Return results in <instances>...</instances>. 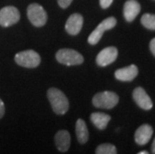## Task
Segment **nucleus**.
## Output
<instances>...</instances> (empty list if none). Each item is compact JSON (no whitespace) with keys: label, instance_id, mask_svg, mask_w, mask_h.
Segmentation results:
<instances>
[{"label":"nucleus","instance_id":"nucleus-5","mask_svg":"<svg viewBox=\"0 0 155 154\" xmlns=\"http://www.w3.org/2000/svg\"><path fill=\"white\" fill-rule=\"evenodd\" d=\"M27 16L29 21L36 27H41L47 22V13L45 9L37 3H33L28 6Z\"/></svg>","mask_w":155,"mask_h":154},{"label":"nucleus","instance_id":"nucleus-3","mask_svg":"<svg viewBox=\"0 0 155 154\" xmlns=\"http://www.w3.org/2000/svg\"><path fill=\"white\" fill-rule=\"evenodd\" d=\"M56 60L59 63L67 65V66H72V65H79L82 64L84 61L83 56L73 49H60L56 53Z\"/></svg>","mask_w":155,"mask_h":154},{"label":"nucleus","instance_id":"nucleus-1","mask_svg":"<svg viewBox=\"0 0 155 154\" xmlns=\"http://www.w3.org/2000/svg\"><path fill=\"white\" fill-rule=\"evenodd\" d=\"M47 97L53 111L58 115H63L69 109V101L65 94L57 88H49Z\"/></svg>","mask_w":155,"mask_h":154},{"label":"nucleus","instance_id":"nucleus-24","mask_svg":"<svg viewBox=\"0 0 155 154\" xmlns=\"http://www.w3.org/2000/svg\"><path fill=\"white\" fill-rule=\"evenodd\" d=\"M139 154H148V152L147 151H140Z\"/></svg>","mask_w":155,"mask_h":154},{"label":"nucleus","instance_id":"nucleus-11","mask_svg":"<svg viewBox=\"0 0 155 154\" xmlns=\"http://www.w3.org/2000/svg\"><path fill=\"white\" fill-rule=\"evenodd\" d=\"M153 135V128L149 124H142L135 131V142L138 145H145L149 142L151 137Z\"/></svg>","mask_w":155,"mask_h":154},{"label":"nucleus","instance_id":"nucleus-2","mask_svg":"<svg viewBox=\"0 0 155 154\" xmlns=\"http://www.w3.org/2000/svg\"><path fill=\"white\" fill-rule=\"evenodd\" d=\"M119 102L118 95L111 91H103L94 95L92 103L95 107L103 108V109H111L117 105Z\"/></svg>","mask_w":155,"mask_h":154},{"label":"nucleus","instance_id":"nucleus-19","mask_svg":"<svg viewBox=\"0 0 155 154\" xmlns=\"http://www.w3.org/2000/svg\"><path fill=\"white\" fill-rule=\"evenodd\" d=\"M72 1H73V0H57L58 4L61 8H67L72 3Z\"/></svg>","mask_w":155,"mask_h":154},{"label":"nucleus","instance_id":"nucleus-4","mask_svg":"<svg viewBox=\"0 0 155 154\" xmlns=\"http://www.w3.org/2000/svg\"><path fill=\"white\" fill-rule=\"evenodd\" d=\"M15 62L18 65L26 68H35L40 64L41 58L34 50H25L18 52L14 57Z\"/></svg>","mask_w":155,"mask_h":154},{"label":"nucleus","instance_id":"nucleus-18","mask_svg":"<svg viewBox=\"0 0 155 154\" xmlns=\"http://www.w3.org/2000/svg\"><path fill=\"white\" fill-rule=\"evenodd\" d=\"M95 152L97 154H116L117 150L116 147L114 145H112L110 143H104L101 144L96 148Z\"/></svg>","mask_w":155,"mask_h":154},{"label":"nucleus","instance_id":"nucleus-9","mask_svg":"<svg viewBox=\"0 0 155 154\" xmlns=\"http://www.w3.org/2000/svg\"><path fill=\"white\" fill-rule=\"evenodd\" d=\"M133 99L135 103L144 110H150L153 106L152 100L142 87L135 88L133 91Z\"/></svg>","mask_w":155,"mask_h":154},{"label":"nucleus","instance_id":"nucleus-14","mask_svg":"<svg viewBox=\"0 0 155 154\" xmlns=\"http://www.w3.org/2000/svg\"><path fill=\"white\" fill-rule=\"evenodd\" d=\"M55 144L59 151L66 152L70 147V134L67 130H60L55 135Z\"/></svg>","mask_w":155,"mask_h":154},{"label":"nucleus","instance_id":"nucleus-23","mask_svg":"<svg viewBox=\"0 0 155 154\" xmlns=\"http://www.w3.org/2000/svg\"><path fill=\"white\" fill-rule=\"evenodd\" d=\"M151 148H152V153L155 154V138L153 140V143H152V146H151Z\"/></svg>","mask_w":155,"mask_h":154},{"label":"nucleus","instance_id":"nucleus-20","mask_svg":"<svg viewBox=\"0 0 155 154\" xmlns=\"http://www.w3.org/2000/svg\"><path fill=\"white\" fill-rule=\"evenodd\" d=\"M100 2V6L103 9L105 8H108L109 6L112 4V2H113V0H99Z\"/></svg>","mask_w":155,"mask_h":154},{"label":"nucleus","instance_id":"nucleus-6","mask_svg":"<svg viewBox=\"0 0 155 154\" xmlns=\"http://www.w3.org/2000/svg\"><path fill=\"white\" fill-rule=\"evenodd\" d=\"M117 21L114 17H108L106 19H104L103 21L100 22V24L91 32V34L88 37V43L91 45L97 44L100 41V39L102 37V35L106 30H109L115 27Z\"/></svg>","mask_w":155,"mask_h":154},{"label":"nucleus","instance_id":"nucleus-22","mask_svg":"<svg viewBox=\"0 0 155 154\" xmlns=\"http://www.w3.org/2000/svg\"><path fill=\"white\" fill-rule=\"evenodd\" d=\"M149 47H150V51H151V53H152L154 56H155V38H153L152 40L150 41V45H149Z\"/></svg>","mask_w":155,"mask_h":154},{"label":"nucleus","instance_id":"nucleus-8","mask_svg":"<svg viewBox=\"0 0 155 154\" xmlns=\"http://www.w3.org/2000/svg\"><path fill=\"white\" fill-rule=\"evenodd\" d=\"M117 56H118V50L116 47L113 46L106 47L97 54L96 63L101 67L107 66V65L111 64L112 62L116 60Z\"/></svg>","mask_w":155,"mask_h":154},{"label":"nucleus","instance_id":"nucleus-10","mask_svg":"<svg viewBox=\"0 0 155 154\" xmlns=\"http://www.w3.org/2000/svg\"><path fill=\"white\" fill-rule=\"evenodd\" d=\"M83 26V17L79 13H74L69 16L65 24V30L70 35H77Z\"/></svg>","mask_w":155,"mask_h":154},{"label":"nucleus","instance_id":"nucleus-17","mask_svg":"<svg viewBox=\"0 0 155 154\" xmlns=\"http://www.w3.org/2000/svg\"><path fill=\"white\" fill-rule=\"evenodd\" d=\"M141 23L145 28L155 30V14L146 13L141 17Z\"/></svg>","mask_w":155,"mask_h":154},{"label":"nucleus","instance_id":"nucleus-15","mask_svg":"<svg viewBox=\"0 0 155 154\" xmlns=\"http://www.w3.org/2000/svg\"><path fill=\"white\" fill-rule=\"evenodd\" d=\"M91 122L97 127L98 129L103 130L106 128L107 124L109 123V121L111 119V116L108 115L106 113H102V112H94L91 114L90 116Z\"/></svg>","mask_w":155,"mask_h":154},{"label":"nucleus","instance_id":"nucleus-21","mask_svg":"<svg viewBox=\"0 0 155 154\" xmlns=\"http://www.w3.org/2000/svg\"><path fill=\"white\" fill-rule=\"evenodd\" d=\"M5 113V106H4V103L3 101L0 99V118H2L3 115Z\"/></svg>","mask_w":155,"mask_h":154},{"label":"nucleus","instance_id":"nucleus-16","mask_svg":"<svg viewBox=\"0 0 155 154\" xmlns=\"http://www.w3.org/2000/svg\"><path fill=\"white\" fill-rule=\"evenodd\" d=\"M75 131H76V136L79 143L84 144L87 142L89 138V133L86 126V123L83 119H78L76 121V127H75Z\"/></svg>","mask_w":155,"mask_h":154},{"label":"nucleus","instance_id":"nucleus-12","mask_svg":"<svg viewBox=\"0 0 155 154\" xmlns=\"http://www.w3.org/2000/svg\"><path fill=\"white\" fill-rule=\"evenodd\" d=\"M141 10L140 4L136 0H128L125 2L123 7V14L124 18L127 22H132L136 16L139 14Z\"/></svg>","mask_w":155,"mask_h":154},{"label":"nucleus","instance_id":"nucleus-7","mask_svg":"<svg viewBox=\"0 0 155 154\" xmlns=\"http://www.w3.org/2000/svg\"><path fill=\"white\" fill-rule=\"evenodd\" d=\"M20 19L19 10L14 6H5L0 10V25L9 27L16 24Z\"/></svg>","mask_w":155,"mask_h":154},{"label":"nucleus","instance_id":"nucleus-13","mask_svg":"<svg viewBox=\"0 0 155 154\" xmlns=\"http://www.w3.org/2000/svg\"><path fill=\"white\" fill-rule=\"evenodd\" d=\"M137 75L138 68L134 64L115 71V78L120 81H132Z\"/></svg>","mask_w":155,"mask_h":154}]
</instances>
